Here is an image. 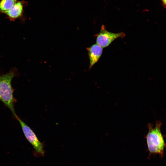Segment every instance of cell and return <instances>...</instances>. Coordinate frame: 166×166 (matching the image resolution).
I'll return each mask as SVG.
<instances>
[{
	"label": "cell",
	"mask_w": 166,
	"mask_h": 166,
	"mask_svg": "<svg viewBox=\"0 0 166 166\" xmlns=\"http://www.w3.org/2000/svg\"><path fill=\"white\" fill-rule=\"evenodd\" d=\"M103 48L96 43L87 48L89 60V69L92 67L99 60L101 56Z\"/></svg>",
	"instance_id": "cell-5"
},
{
	"label": "cell",
	"mask_w": 166,
	"mask_h": 166,
	"mask_svg": "<svg viewBox=\"0 0 166 166\" xmlns=\"http://www.w3.org/2000/svg\"><path fill=\"white\" fill-rule=\"evenodd\" d=\"M162 1L163 5L165 6H166V0H161Z\"/></svg>",
	"instance_id": "cell-8"
},
{
	"label": "cell",
	"mask_w": 166,
	"mask_h": 166,
	"mask_svg": "<svg viewBox=\"0 0 166 166\" xmlns=\"http://www.w3.org/2000/svg\"><path fill=\"white\" fill-rule=\"evenodd\" d=\"M125 36L123 32L113 33L107 30L104 25L101 26L99 33L96 35V44L103 48L109 46L116 39L123 38Z\"/></svg>",
	"instance_id": "cell-3"
},
{
	"label": "cell",
	"mask_w": 166,
	"mask_h": 166,
	"mask_svg": "<svg viewBox=\"0 0 166 166\" xmlns=\"http://www.w3.org/2000/svg\"><path fill=\"white\" fill-rule=\"evenodd\" d=\"M161 125L160 121L156 122L154 127L149 124L148 131L146 138L150 153L158 154L162 156L166 144L161 131Z\"/></svg>",
	"instance_id": "cell-2"
},
{
	"label": "cell",
	"mask_w": 166,
	"mask_h": 166,
	"mask_svg": "<svg viewBox=\"0 0 166 166\" xmlns=\"http://www.w3.org/2000/svg\"><path fill=\"white\" fill-rule=\"evenodd\" d=\"M16 2V0H0V12L6 14Z\"/></svg>",
	"instance_id": "cell-7"
},
{
	"label": "cell",
	"mask_w": 166,
	"mask_h": 166,
	"mask_svg": "<svg viewBox=\"0 0 166 166\" xmlns=\"http://www.w3.org/2000/svg\"><path fill=\"white\" fill-rule=\"evenodd\" d=\"M23 4L22 2H16L6 14L10 21H14L21 16L23 12Z\"/></svg>",
	"instance_id": "cell-6"
},
{
	"label": "cell",
	"mask_w": 166,
	"mask_h": 166,
	"mask_svg": "<svg viewBox=\"0 0 166 166\" xmlns=\"http://www.w3.org/2000/svg\"><path fill=\"white\" fill-rule=\"evenodd\" d=\"M16 74V70L12 69L0 76V100L10 110L14 117L17 115L14 109L16 100L14 97L11 81Z\"/></svg>",
	"instance_id": "cell-1"
},
{
	"label": "cell",
	"mask_w": 166,
	"mask_h": 166,
	"mask_svg": "<svg viewBox=\"0 0 166 166\" xmlns=\"http://www.w3.org/2000/svg\"><path fill=\"white\" fill-rule=\"evenodd\" d=\"M15 117L20 124L26 139L38 152L42 155H44V152L42 144L39 141L33 130L17 115Z\"/></svg>",
	"instance_id": "cell-4"
}]
</instances>
